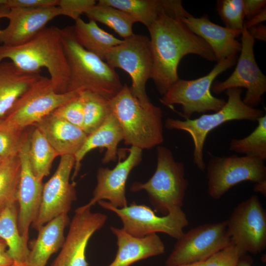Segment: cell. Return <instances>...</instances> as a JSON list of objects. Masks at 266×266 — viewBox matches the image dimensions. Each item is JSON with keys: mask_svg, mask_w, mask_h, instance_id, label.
Segmentation results:
<instances>
[{"mask_svg": "<svg viewBox=\"0 0 266 266\" xmlns=\"http://www.w3.org/2000/svg\"><path fill=\"white\" fill-rule=\"evenodd\" d=\"M147 29L153 60L151 78L162 96L179 79L178 66L184 56L195 54L217 62L208 44L180 18L162 14Z\"/></svg>", "mask_w": 266, "mask_h": 266, "instance_id": "6da1fadb", "label": "cell"}, {"mask_svg": "<svg viewBox=\"0 0 266 266\" xmlns=\"http://www.w3.org/2000/svg\"><path fill=\"white\" fill-rule=\"evenodd\" d=\"M8 59L20 69L40 73L45 68L55 91L67 92L69 72L61 29L45 27L35 36L22 44L0 45V63Z\"/></svg>", "mask_w": 266, "mask_h": 266, "instance_id": "7a4b0ae2", "label": "cell"}, {"mask_svg": "<svg viewBox=\"0 0 266 266\" xmlns=\"http://www.w3.org/2000/svg\"><path fill=\"white\" fill-rule=\"evenodd\" d=\"M61 33L69 72L67 92L88 91L108 100L115 96L123 85L115 68L82 47L72 26Z\"/></svg>", "mask_w": 266, "mask_h": 266, "instance_id": "3957f363", "label": "cell"}, {"mask_svg": "<svg viewBox=\"0 0 266 266\" xmlns=\"http://www.w3.org/2000/svg\"><path fill=\"white\" fill-rule=\"evenodd\" d=\"M109 102L122 130L125 144L143 150L163 142V112L160 107L154 104L143 107L126 84Z\"/></svg>", "mask_w": 266, "mask_h": 266, "instance_id": "277c9868", "label": "cell"}, {"mask_svg": "<svg viewBox=\"0 0 266 266\" xmlns=\"http://www.w3.org/2000/svg\"><path fill=\"white\" fill-rule=\"evenodd\" d=\"M188 185L184 164L176 161L168 148L159 145L154 173L144 183L133 182L130 190L134 193L145 191L154 211L164 216L182 208Z\"/></svg>", "mask_w": 266, "mask_h": 266, "instance_id": "5b68a950", "label": "cell"}, {"mask_svg": "<svg viewBox=\"0 0 266 266\" xmlns=\"http://www.w3.org/2000/svg\"><path fill=\"white\" fill-rule=\"evenodd\" d=\"M226 91L228 100L219 110L203 114L194 119L182 121L169 118L165 122L166 129L184 131L191 135L194 145L193 162L202 171L206 166L203 160L204 144L211 131L226 122L242 120L255 122L264 115L263 110L249 107L243 102L241 88H231Z\"/></svg>", "mask_w": 266, "mask_h": 266, "instance_id": "8992f818", "label": "cell"}, {"mask_svg": "<svg viewBox=\"0 0 266 266\" xmlns=\"http://www.w3.org/2000/svg\"><path fill=\"white\" fill-rule=\"evenodd\" d=\"M78 95V92L57 93L50 79L40 76L16 100L0 126L22 132Z\"/></svg>", "mask_w": 266, "mask_h": 266, "instance_id": "52a82bcc", "label": "cell"}, {"mask_svg": "<svg viewBox=\"0 0 266 266\" xmlns=\"http://www.w3.org/2000/svg\"><path fill=\"white\" fill-rule=\"evenodd\" d=\"M237 59V53L217 62L207 74L199 78L179 79L163 96L161 102L168 106L181 105L185 119H191L195 113L219 110L226 101L214 97L211 92V86L217 76L236 64Z\"/></svg>", "mask_w": 266, "mask_h": 266, "instance_id": "ba28073f", "label": "cell"}, {"mask_svg": "<svg viewBox=\"0 0 266 266\" xmlns=\"http://www.w3.org/2000/svg\"><path fill=\"white\" fill-rule=\"evenodd\" d=\"M104 60L112 67L120 68L129 74L132 80L131 92L143 107L153 105L146 91V83L151 77L153 67L148 36L134 34L123 39L121 44L106 54Z\"/></svg>", "mask_w": 266, "mask_h": 266, "instance_id": "9c48e42d", "label": "cell"}, {"mask_svg": "<svg viewBox=\"0 0 266 266\" xmlns=\"http://www.w3.org/2000/svg\"><path fill=\"white\" fill-rule=\"evenodd\" d=\"M98 203L103 209L116 214L122 223V229L137 237L162 233L178 239L183 235V229L189 224L182 208L175 209L166 215L159 216L149 206L135 202L122 208L114 207L105 200H100Z\"/></svg>", "mask_w": 266, "mask_h": 266, "instance_id": "30bf717a", "label": "cell"}, {"mask_svg": "<svg viewBox=\"0 0 266 266\" xmlns=\"http://www.w3.org/2000/svg\"><path fill=\"white\" fill-rule=\"evenodd\" d=\"M226 221L231 244L240 257L266 249V212L257 196H251L238 204Z\"/></svg>", "mask_w": 266, "mask_h": 266, "instance_id": "8fae6325", "label": "cell"}, {"mask_svg": "<svg viewBox=\"0 0 266 266\" xmlns=\"http://www.w3.org/2000/svg\"><path fill=\"white\" fill-rule=\"evenodd\" d=\"M206 169L207 193L215 200L220 199L231 188L240 182L257 183L266 180L264 161L250 156H212Z\"/></svg>", "mask_w": 266, "mask_h": 266, "instance_id": "7c38bea8", "label": "cell"}, {"mask_svg": "<svg viewBox=\"0 0 266 266\" xmlns=\"http://www.w3.org/2000/svg\"><path fill=\"white\" fill-rule=\"evenodd\" d=\"M231 244L226 221L200 225L177 239L165 266L204 261Z\"/></svg>", "mask_w": 266, "mask_h": 266, "instance_id": "4fadbf2b", "label": "cell"}, {"mask_svg": "<svg viewBox=\"0 0 266 266\" xmlns=\"http://www.w3.org/2000/svg\"><path fill=\"white\" fill-rule=\"evenodd\" d=\"M241 35L240 55L233 72L225 80L213 83L211 90L215 94H219L231 88H244L246 91L242 99L243 102L255 108L260 103L266 92V77L255 58V39L244 27Z\"/></svg>", "mask_w": 266, "mask_h": 266, "instance_id": "5bb4252c", "label": "cell"}, {"mask_svg": "<svg viewBox=\"0 0 266 266\" xmlns=\"http://www.w3.org/2000/svg\"><path fill=\"white\" fill-rule=\"evenodd\" d=\"M75 163L74 156H61L54 174L43 184L39 211L32 224L37 231L53 219L67 214L72 202L76 200L75 183L69 182Z\"/></svg>", "mask_w": 266, "mask_h": 266, "instance_id": "9a60e30c", "label": "cell"}, {"mask_svg": "<svg viewBox=\"0 0 266 266\" xmlns=\"http://www.w3.org/2000/svg\"><path fill=\"white\" fill-rule=\"evenodd\" d=\"M91 209L81 206L75 210L61 252L51 266H88L86 258L88 241L107 220L105 214L92 212Z\"/></svg>", "mask_w": 266, "mask_h": 266, "instance_id": "2e32d148", "label": "cell"}, {"mask_svg": "<svg viewBox=\"0 0 266 266\" xmlns=\"http://www.w3.org/2000/svg\"><path fill=\"white\" fill-rule=\"evenodd\" d=\"M129 154L123 161L119 160L112 169L100 167L97 173V185L89 202L82 206L90 207L100 200L108 201L117 208L127 206L126 186L132 170L141 162L142 150L131 146Z\"/></svg>", "mask_w": 266, "mask_h": 266, "instance_id": "e0dca14e", "label": "cell"}, {"mask_svg": "<svg viewBox=\"0 0 266 266\" xmlns=\"http://www.w3.org/2000/svg\"><path fill=\"white\" fill-rule=\"evenodd\" d=\"M30 133H26L18 153L21 171L17 194L18 229L27 241L29 240L30 226L39 211L43 187L42 181L38 180L34 175L29 162Z\"/></svg>", "mask_w": 266, "mask_h": 266, "instance_id": "ac0fdd59", "label": "cell"}, {"mask_svg": "<svg viewBox=\"0 0 266 266\" xmlns=\"http://www.w3.org/2000/svg\"><path fill=\"white\" fill-rule=\"evenodd\" d=\"M62 15L59 6L11 8L6 18L7 26L0 29V43L13 46L22 44L35 36L53 19Z\"/></svg>", "mask_w": 266, "mask_h": 266, "instance_id": "d6986e66", "label": "cell"}, {"mask_svg": "<svg viewBox=\"0 0 266 266\" xmlns=\"http://www.w3.org/2000/svg\"><path fill=\"white\" fill-rule=\"evenodd\" d=\"M195 34L202 38L212 49L217 62L240 52L241 42L236 38L242 31L233 30L211 21L206 14L180 18Z\"/></svg>", "mask_w": 266, "mask_h": 266, "instance_id": "ffe728a7", "label": "cell"}, {"mask_svg": "<svg viewBox=\"0 0 266 266\" xmlns=\"http://www.w3.org/2000/svg\"><path fill=\"white\" fill-rule=\"evenodd\" d=\"M116 238L117 251L114 260L107 266H130L136 262L164 254L165 246L156 233L142 237L131 235L122 228L110 227Z\"/></svg>", "mask_w": 266, "mask_h": 266, "instance_id": "44dd1931", "label": "cell"}, {"mask_svg": "<svg viewBox=\"0 0 266 266\" xmlns=\"http://www.w3.org/2000/svg\"><path fill=\"white\" fill-rule=\"evenodd\" d=\"M97 2L129 13L147 28L162 14L175 18L192 16L180 0H99Z\"/></svg>", "mask_w": 266, "mask_h": 266, "instance_id": "7402d4cb", "label": "cell"}, {"mask_svg": "<svg viewBox=\"0 0 266 266\" xmlns=\"http://www.w3.org/2000/svg\"><path fill=\"white\" fill-rule=\"evenodd\" d=\"M123 139L122 130L112 112L99 128L87 135L83 144L74 155L75 163L72 179L77 175L84 157L93 149L97 148L106 149L102 159L103 164L116 162L118 155V146Z\"/></svg>", "mask_w": 266, "mask_h": 266, "instance_id": "603a6c76", "label": "cell"}, {"mask_svg": "<svg viewBox=\"0 0 266 266\" xmlns=\"http://www.w3.org/2000/svg\"><path fill=\"white\" fill-rule=\"evenodd\" d=\"M34 126L42 133L60 156H74L88 135L81 129L55 116L52 112Z\"/></svg>", "mask_w": 266, "mask_h": 266, "instance_id": "cb8c5ba5", "label": "cell"}, {"mask_svg": "<svg viewBox=\"0 0 266 266\" xmlns=\"http://www.w3.org/2000/svg\"><path fill=\"white\" fill-rule=\"evenodd\" d=\"M69 223L68 215L65 214L40 227L37 230V237L30 250L26 266H45L51 256L62 247L65 239L64 230Z\"/></svg>", "mask_w": 266, "mask_h": 266, "instance_id": "d4e9b609", "label": "cell"}, {"mask_svg": "<svg viewBox=\"0 0 266 266\" xmlns=\"http://www.w3.org/2000/svg\"><path fill=\"white\" fill-rule=\"evenodd\" d=\"M40 76L24 71L9 60L0 63V120Z\"/></svg>", "mask_w": 266, "mask_h": 266, "instance_id": "484cf974", "label": "cell"}, {"mask_svg": "<svg viewBox=\"0 0 266 266\" xmlns=\"http://www.w3.org/2000/svg\"><path fill=\"white\" fill-rule=\"evenodd\" d=\"M17 202L7 204L0 213V238L7 246V253L14 263H26L30 253L28 241L18 227Z\"/></svg>", "mask_w": 266, "mask_h": 266, "instance_id": "4316f807", "label": "cell"}, {"mask_svg": "<svg viewBox=\"0 0 266 266\" xmlns=\"http://www.w3.org/2000/svg\"><path fill=\"white\" fill-rule=\"evenodd\" d=\"M72 28L79 43L104 61L106 54L123 42V39L101 29L94 21L86 22L80 18L75 21Z\"/></svg>", "mask_w": 266, "mask_h": 266, "instance_id": "83f0119b", "label": "cell"}, {"mask_svg": "<svg viewBox=\"0 0 266 266\" xmlns=\"http://www.w3.org/2000/svg\"><path fill=\"white\" fill-rule=\"evenodd\" d=\"M57 156V152L35 127L30 133L29 159L32 171L38 180L42 181L50 173L52 163Z\"/></svg>", "mask_w": 266, "mask_h": 266, "instance_id": "f1b7e54d", "label": "cell"}, {"mask_svg": "<svg viewBox=\"0 0 266 266\" xmlns=\"http://www.w3.org/2000/svg\"><path fill=\"white\" fill-rule=\"evenodd\" d=\"M89 19L102 23L124 39L134 34L133 26L136 21L129 13L118 8L98 2L84 14Z\"/></svg>", "mask_w": 266, "mask_h": 266, "instance_id": "f546056e", "label": "cell"}, {"mask_svg": "<svg viewBox=\"0 0 266 266\" xmlns=\"http://www.w3.org/2000/svg\"><path fill=\"white\" fill-rule=\"evenodd\" d=\"M83 106V131L89 134L112 113L108 100L88 91L78 92Z\"/></svg>", "mask_w": 266, "mask_h": 266, "instance_id": "4dcf8cb0", "label": "cell"}, {"mask_svg": "<svg viewBox=\"0 0 266 266\" xmlns=\"http://www.w3.org/2000/svg\"><path fill=\"white\" fill-rule=\"evenodd\" d=\"M257 121V127L249 135L241 139L231 140L229 149L265 161L266 160V115H264Z\"/></svg>", "mask_w": 266, "mask_h": 266, "instance_id": "1f68e13d", "label": "cell"}, {"mask_svg": "<svg viewBox=\"0 0 266 266\" xmlns=\"http://www.w3.org/2000/svg\"><path fill=\"white\" fill-rule=\"evenodd\" d=\"M20 171L18 155L4 160L0 164V203L17 202Z\"/></svg>", "mask_w": 266, "mask_h": 266, "instance_id": "d6a6232c", "label": "cell"}, {"mask_svg": "<svg viewBox=\"0 0 266 266\" xmlns=\"http://www.w3.org/2000/svg\"><path fill=\"white\" fill-rule=\"evenodd\" d=\"M216 10L225 27L233 30H243L245 18L243 0H218Z\"/></svg>", "mask_w": 266, "mask_h": 266, "instance_id": "836d02e7", "label": "cell"}, {"mask_svg": "<svg viewBox=\"0 0 266 266\" xmlns=\"http://www.w3.org/2000/svg\"><path fill=\"white\" fill-rule=\"evenodd\" d=\"M25 130L16 131L0 126V158L7 159L18 155Z\"/></svg>", "mask_w": 266, "mask_h": 266, "instance_id": "e575fe53", "label": "cell"}, {"mask_svg": "<svg viewBox=\"0 0 266 266\" xmlns=\"http://www.w3.org/2000/svg\"><path fill=\"white\" fill-rule=\"evenodd\" d=\"M52 113L82 130L83 106L79 93L77 97L62 104Z\"/></svg>", "mask_w": 266, "mask_h": 266, "instance_id": "d590c367", "label": "cell"}, {"mask_svg": "<svg viewBox=\"0 0 266 266\" xmlns=\"http://www.w3.org/2000/svg\"><path fill=\"white\" fill-rule=\"evenodd\" d=\"M240 257L236 247L231 244L207 258L204 266H236Z\"/></svg>", "mask_w": 266, "mask_h": 266, "instance_id": "8d00e7d4", "label": "cell"}, {"mask_svg": "<svg viewBox=\"0 0 266 266\" xmlns=\"http://www.w3.org/2000/svg\"><path fill=\"white\" fill-rule=\"evenodd\" d=\"M95 0H59L58 6L62 10V15L67 16L75 21L92 6L96 4Z\"/></svg>", "mask_w": 266, "mask_h": 266, "instance_id": "74e56055", "label": "cell"}, {"mask_svg": "<svg viewBox=\"0 0 266 266\" xmlns=\"http://www.w3.org/2000/svg\"><path fill=\"white\" fill-rule=\"evenodd\" d=\"M59 0H6L9 8H39L57 6Z\"/></svg>", "mask_w": 266, "mask_h": 266, "instance_id": "f35d334b", "label": "cell"}, {"mask_svg": "<svg viewBox=\"0 0 266 266\" xmlns=\"http://www.w3.org/2000/svg\"><path fill=\"white\" fill-rule=\"evenodd\" d=\"M266 0H243L244 17L247 20L266 8Z\"/></svg>", "mask_w": 266, "mask_h": 266, "instance_id": "ab89813d", "label": "cell"}, {"mask_svg": "<svg viewBox=\"0 0 266 266\" xmlns=\"http://www.w3.org/2000/svg\"><path fill=\"white\" fill-rule=\"evenodd\" d=\"M247 30L254 39L266 41V26L265 25L260 24L252 26Z\"/></svg>", "mask_w": 266, "mask_h": 266, "instance_id": "60d3db41", "label": "cell"}, {"mask_svg": "<svg viewBox=\"0 0 266 266\" xmlns=\"http://www.w3.org/2000/svg\"><path fill=\"white\" fill-rule=\"evenodd\" d=\"M7 251V246L6 243L0 238V266H7L14 263Z\"/></svg>", "mask_w": 266, "mask_h": 266, "instance_id": "b9f144b4", "label": "cell"}, {"mask_svg": "<svg viewBox=\"0 0 266 266\" xmlns=\"http://www.w3.org/2000/svg\"><path fill=\"white\" fill-rule=\"evenodd\" d=\"M266 20V8H264L261 12L244 22V27L247 29L249 28L262 24Z\"/></svg>", "mask_w": 266, "mask_h": 266, "instance_id": "7bdbcfd3", "label": "cell"}, {"mask_svg": "<svg viewBox=\"0 0 266 266\" xmlns=\"http://www.w3.org/2000/svg\"><path fill=\"white\" fill-rule=\"evenodd\" d=\"M253 190L255 192L260 193L266 196V180L256 183Z\"/></svg>", "mask_w": 266, "mask_h": 266, "instance_id": "ee69618b", "label": "cell"}, {"mask_svg": "<svg viewBox=\"0 0 266 266\" xmlns=\"http://www.w3.org/2000/svg\"><path fill=\"white\" fill-rule=\"evenodd\" d=\"M5 2L0 4V19L6 18L10 10V8L5 4Z\"/></svg>", "mask_w": 266, "mask_h": 266, "instance_id": "f6af8a7d", "label": "cell"}, {"mask_svg": "<svg viewBox=\"0 0 266 266\" xmlns=\"http://www.w3.org/2000/svg\"><path fill=\"white\" fill-rule=\"evenodd\" d=\"M251 264V260L243 256L240 257L236 266H252Z\"/></svg>", "mask_w": 266, "mask_h": 266, "instance_id": "bcb514c9", "label": "cell"}, {"mask_svg": "<svg viewBox=\"0 0 266 266\" xmlns=\"http://www.w3.org/2000/svg\"><path fill=\"white\" fill-rule=\"evenodd\" d=\"M205 266V261H200L192 263L183 264L179 265L177 266Z\"/></svg>", "mask_w": 266, "mask_h": 266, "instance_id": "7dc6e473", "label": "cell"}, {"mask_svg": "<svg viewBox=\"0 0 266 266\" xmlns=\"http://www.w3.org/2000/svg\"><path fill=\"white\" fill-rule=\"evenodd\" d=\"M7 266H27L26 264H18V263H13L10 265Z\"/></svg>", "mask_w": 266, "mask_h": 266, "instance_id": "c3c4849f", "label": "cell"}, {"mask_svg": "<svg viewBox=\"0 0 266 266\" xmlns=\"http://www.w3.org/2000/svg\"><path fill=\"white\" fill-rule=\"evenodd\" d=\"M6 204L0 203V213Z\"/></svg>", "mask_w": 266, "mask_h": 266, "instance_id": "681fc988", "label": "cell"}, {"mask_svg": "<svg viewBox=\"0 0 266 266\" xmlns=\"http://www.w3.org/2000/svg\"><path fill=\"white\" fill-rule=\"evenodd\" d=\"M6 1V0H0V4L5 3Z\"/></svg>", "mask_w": 266, "mask_h": 266, "instance_id": "f907efd6", "label": "cell"}, {"mask_svg": "<svg viewBox=\"0 0 266 266\" xmlns=\"http://www.w3.org/2000/svg\"><path fill=\"white\" fill-rule=\"evenodd\" d=\"M3 160H2L1 158H0V164L2 162V161H3Z\"/></svg>", "mask_w": 266, "mask_h": 266, "instance_id": "816d5d0a", "label": "cell"}]
</instances>
